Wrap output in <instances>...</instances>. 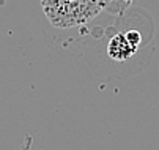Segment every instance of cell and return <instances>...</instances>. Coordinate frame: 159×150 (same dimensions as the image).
<instances>
[{
	"label": "cell",
	"instance_id": "6da1fadb",
	"mask_svg": "<svg viewBox=\"0 0 159 150\" xmlns=\"http://www.w3.org/2000/svg\"><path fill=\"white\" fill-rule=\"evenodd\" d=\"M110 0H41L49 22L58 29L76 27L90 22L107 8Z\"/></svg>",
	"mask_w": 159,
	"mask_h": 150
},
{
	"label": "cell",
	"instance_id": "7a4b0ae2",
	"mask_svg": "<svg viewBox=\"0 0 159 150\" xmlns=\"http://www.w3.org/2000/svg\"><path fill=\"white\" fill-rule=\"evenodd\" d=\"M140 40V33L135 30L120 32L110 38L107 45V54L115 62H125L137 52Z\"/></svg>",
	"mask_w": 159,
	"mask_h": 150
},
{
	"label": "cell",
	"instance_id": "3957f363",
	"mask_svg": "<svg viewBox=\"0 0 159 150\" xmlns=\"http://www.w3.org/2000/svg\"><path fill=\"white\" fill-rule=\"evenodd\" d=\"M131 2L132 0H110L107 5V10L112 13H121L125 8H128L131 5Z\"/></svg>",
	"mask_w": 159,
	"mask_h": 150
}]
</instances>
